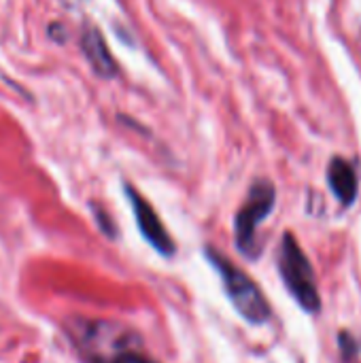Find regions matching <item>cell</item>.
<instances>
[{"label":"cell","instance_id":"1","mask_svg":"<svg viewBox=\"0 0 361 363\" xmlns=\"http://www.w3.org/2000/svg\"><path fill=\"white\" fill-rule=\"evenodd\" d=\"M72 338L87 363H160L143 351L132 330L111 321H81L72 328Z\"/></svg>","mask_w":361,"mask_h":363},{"label":"cell","instance_id":"3","mask_svg":"<svg viewBox=\"0 0 361 363\" xmlns=\"http://www.w3.org/2000/svg\"><path fill=\"white\" fill-rule=\"evenodd\" d=\"M279 270L294 300L306 313H319L321 300H319V291L315 285V272L304 251L300 249V245L296 242L291 234L283 236L281 251H279Z\"/></svg>","mask_w":361,"mask_h":363},{"label":"cell","instance_id":"7","mask_svg":"<svg viewBox=\"0 0 361 363\" xmlns=\"http://www.w3.org/2000/svg\"><path fill=\"white\" fill-rule=\"evenodd\" d=\"M328 181H330L332 191L336 194V198L343 204H353V200L357 196V179H355L353 168L345 160H340V157L332 160Z\"/></svg>","mask_w":361,"mask_h":363},{"label":"cell","instance_id":"2","mask_svg":"<svg viewBox=\"0 0 361 363\" xmlns=\"http://www.w3.org/2000/svg\"><path fill=\"white\" fill-rule=\"evenodd\" d=\"M204 253H206L209 262L213 264V268L219 272L223 289L228 294V300L232 302L236 313L253 325L266 323L270 319V306H268L262 289L240 268H236L228 257H223L215 249L209 247Z\"/></svg>","mask_w":361,"mask_h":363},{"label":"cell","instance_id":"4","mask_svg":"<svg viewBox=\"0 0 361 363\" xmlns=\"http://www.w3.org/2000/svg\"><path fill=\"white\" fill-rule=\"evenodd\" d=\"M274 198H277V194H274L272 183L257 181L251 187L245 206L236 215V223H234L236 247L249 259H255L260 255V247H257L255 234H257L260 223L270 215V211L274 206Z\"/></svg>","mask_w":361,"mask_h":363},{"label":"cell","instance_id":"6","mask_svg":"<svg viewBox=\"0 0 361 363\" xmlns=\"http://www.w3.org/2000/svg\"><path fill=\"white\" fill-rule=\"evenodd\" d=\"M81 45H83V53L87 57V62L91 64V70L102 77V79H113L117 74V64L100 34L98 28L94 26H85L83 30V38H81Z\"/></svg>","mask_w":361,"mask_h":363},{"label":"cell","instance_id":"5","mask_svg":"<svg viewBox=\"0 0 361 363\" xmlns=\"http://www.w3.org/2000/svg\"><path fill=\"white\" fill-rule=\"evenodd\" d=\"M126 196L130 200V206H132V213H134V219H136V225H138V232L143 234V238L160 255L172 257L177 251V245H174L172 236L168 234L166 225L162 223L160 215L153 211V206L132 185H126Z\"/></svg>","mask_w":361,"mask_h":363}]
</instances>
